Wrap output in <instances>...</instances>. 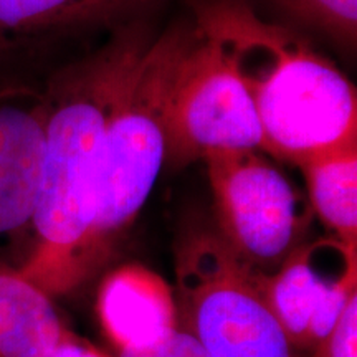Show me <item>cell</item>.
<instances>
[{"mask_svg":"<svg viewBox=\"0 0 357 357\" xmlns=\"http://www.w3.org/2000/svg\"><path fill=\"white\" fill-rule=\"evenodd\" d=\"M48 357H109L105 352L96 349L95 346L89 344V342L83 341L75 336L73 333H68L66 336L58 342L55 349L52 351V354Z\"/></svg>","mask_w":357,"mask_h":357,"instance_id":"2e32d148","label":"cell"},{"mask_svg":"<svg viewBox=\"0 0 357 357\" xmlns=\"http://www.w3.org/2000/svg\"><path fill=\"white\" fill-rule=\"evenodd\" d=\"M204 160L223 242L253 271H275L305 227L288 178L257 149L213 151Z\"/></svg>","mask_w":357,"mask_h":357,"instance_id":"5b68a950","label":"cell"},{"mask_svg":"<svg viewBox=\"0 0 357 357\" xmlns=\"http://www.w3.org/2000/svg\"><path fill=\"white\" fill-rule=\"evenodd\" d=\"M147 45L141 32H124L56 75L45 91L50 111L30 223L35 243L19 271L48 296L78 288L77 263L95 218L102 132Z\"/></svg>","mask_w":357,"mask_h":357,"instance_id":"6da1fadb","label":"cell"},{"mask_svg":"<svg viewBox=\"0 0 357 357\" xmlns=\"http://www.w3.org/2000/svg\"><path fill=\"white\" fill-rule=\"evenodd\" d=\"M45 91L0 83V236L30 227L48 121Z\"/></svg>","mask_w":357,"mask_h":357,"instance_id":"ba28073f","label":"cell"},{"mask_svg":"<svg viewBox=\"0 0 357 357\" xmlns=\"http://www.w3.org/2000/svg\"><path fill=\"white\" fill-rule=\"evenodd\" d=\"M289 12L307 24L319 26L334 38L354 42L357 0H280Z\"/></svg>","mask_w":357,"mask_h":357,"instance_id":"4fadbf2b","label":"cell"},{"mask_svg":"<svg viewBox=\"0 0 357 357\" xmlns=\"http://www.w3.org/2000/svg\"><path fill=\"white\" fill-rule=\"evenodd\" d=\"M68 333L52 296L0 263V357H48Z\"/></svg>","mask_w":357,"mask_h":357,"instance_id":"30bf717a","label":"cell"},{"mask_svg":"<svg viewBox=\"0 0 357 357\" xmlns=\"http://www.w3.org/2000/svg\"><path fill=\"white\" fill-rule=\"evenodd\" d=\"M119 357H208V354L192 334L177 328L158 344L146 349L121 351Z\"/></svg>","mask_w":357,"mask_h":357,"instance_id":"9a60e30c","label":"cell"},{"mask_svg":"<svg viewBox=\"0 0 357 357\" xmlns=\"http://www.w3.org/2000/svg\"><path fill=\"white\" fill-rule=\"evenodd\" d=\"M98 314L119 351L146 349L178 328L172 289L141 265L121 266L106 276L98 293Z\"/></svg>","mask_w":357,"mask_h":357,"instance_id":"9c48e42d","label":"cell"},{"mask_svg":"<svg viewBox=\"0 0 357 357\" xmlns=\"http://www.w3.org/2000/svg\"><path fill=\"white\" fill-rule=\"evenodd\" d=\"M177 326L208 357H294L258 288L257 271L217 230L194 229L176 248Z\"/></svg>","mask_w":357,"mask_h":357,"instance_id":"277c9868","label":"cell"},{"mask_svg":"<svg viewBox=\"0 0 357 357\" xmlns=\"http://www.w3.org/2000/svg\"><path fill=\"white\" fill-rule=\"evenodd\" d=\"M134 0H0V58L113 17Z\"/></svg>","mask_w":357,"mask_h":357,"instance_id":"8fae6325","label":"cell"},{"mask_svg":"<svg viewBox=\"0 0 357 357\" xmlns=\"http://www.w3.org/2000/svg\"><path fill=\"white\" fill-rule=\"evenodd\" d=\"M197 32L218 48L247 89L261 149L300 166L357 142V93L331 61L240 0L197 8Z\"/></svg>","mask_w":357,"mask_h":357,"instance_id":"7a4b0ae2","label":"cell"},{"mask_svg":"<svg viewBox=\"0 0 357 357\" xmlns=\"http://www.w3.org/2000/svg\"><path fill=\"white\" fill-rule=\"evenodd\" d=\"M314 248L300 245L275 271H257L258 288L294 351L314 349L357 293V252L344 253L342 273L328 280L312 265Z\"/></svg>","mask_w":357,"mask_h":357,"instance_id":"52a82bcc","label":"cell"},{"mask_svg":"<svg viewBox=\"0 0 357 357\" xmlns=\"http://www.w3.org/2000/svg\"><path fill=\"white\" fill-rule=\"evenodd\" d=\"M311 357H357V293L333 331L311 351Z\"/></svg>","mask_w":357,"mask_h":357,"instance_id":"5bb4252c","label":"cell"},{"mask_svg":"<svg viewBox=\"0 0 357 357\" xmlns=\"http://www.w3.org/2000/svg\"><path fill=\"white\" fill-rule=\"evenodd\" d=\"M298 167L312 208L337 236L339 250L357 252V142L312 155Z\"/></svg>","mask_w":357,"mask_h":357,"instance_id":"7c38bea8","label":"cell"},{"mask_svg":"<svg viewBox=\"0 0 357 357\" xmlns=\"http://www.w3.org/2000/svg\"><path fill=\"white\" fill-rule=\"evenodd\" d=\"M195 35L172 30L149 42L111 109L101 141L95 218L77 263V287L108 260L166 164L169 102Z\"/></svg>","mask_w":357,"mask_h":357,"instance_id":"3957f363","label":"cell"},{"mask_svg":"<svg viewBox=\"0 0 357 357\" xmlns=\"http://www.w3.org/2000/svg\"><path fill=\"white\" fill-rule=\"evenodd\" d=\"M171 95L166 164L182 169L213 151L261 147V128L247 89L211 40L195 30Z\"/></svg>","mask_w":357,"mask_h":357,"instance_id":"8992f818","label":"cell"}]
</instances>
